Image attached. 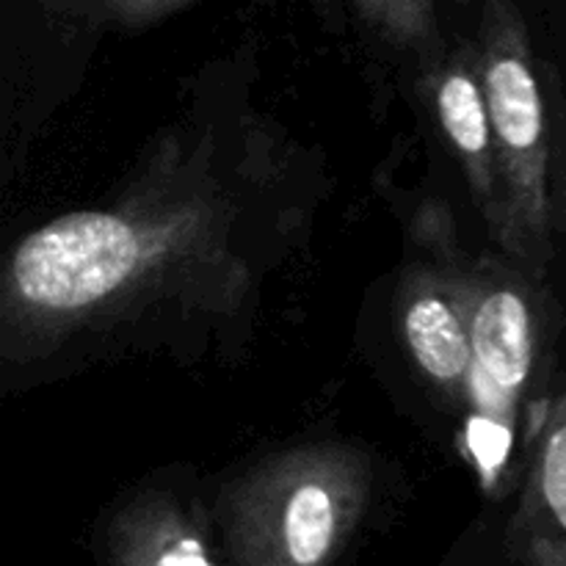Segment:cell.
Listing matches in <instances>:
<instances>
[{
  "label": "cell",
  "mask_w": 566,
  "mask_h": 566,
  "mask_svg": "<svg viewBox=\"0 0 566 566\" xmlns=\"http://www.w3.org/2000/svg\"><path fill=\"white\" fill-rule=\"evenodd\" d=\"M138 258L136 232L119 216L70 213L20 243L14 282L31 304L77 310L116 291Z\"/></svg>",
  "instance_id": "1"
},
{
  "label": "cell",
  "mask_w": 566,
  "mask_h": 566,
  "mask_svg": "<svg viewBox=\"0 0 566 566\" xmlns=\"http://www.w3.org/2000/svg\"><path fill=\"white\" fill-rule=\"evenodd\" d=\"M103 566H227L202 531L177 512L125 517L108 534Z\"/></svg>",
  "instance_id": "2"
},
{
  "label": "cell",
  "mask_w": 566,
  "mask_h": 566,
  "mask_svg": "<svg viewBox=\"0 0 566 566\" xmlns=\"http://www.w3.org/2000/svg\"><path fill=\"white\" fill-rule=\"evenodd\" d=\"M473 352L484 374L503 390H514L531 370V315L520 296L497 291L473 321Z\"/></svg>",
  "instance_id": "3"
},
{
  "label": "cell",
  "mask_w": 566,
  "mask_h": 566,
  "mask_svg": "<svg viewBox=\"0 0 566 566\" xmlns=\"http://www.w3.org/2000/svg\"><path fill=\"white\" fill-rule=\"evenodd\" d=\"M490 114L503 142L514 149L536 147L542 136L539 86L528 66L517 59H501L490 66Z\"/></svg>",
  "instance_id": "4"
},
{
  "label": "cell",
  "mask_w": 566,
  "mask_h": 566,
  "mask_svg": "<svg viewBox=\"0 0 566 566\" xmlns=\"http://www.w3.org/2000/svg\"><path fill=\"white\" fill-rule=\"evenodd\" d=\"M407 340L418 363L437 379H457L470 365L462 324L440 298H420L407 313Z\"/></svg>",
  "instance_id": "5"
},
{
  "label": "cell",
  "mask_w": 566,
  "mask_h": 566,
  "mask_svg": "<svg viewBox=\"0 0 566 566\" xmlns=\"http://www.w3.org/2000/svg\"><path fill=\"white\" fill-rule=\"evenodd\" d=\"M440 114L448 133L464 153H481L490 142L484 99L468 75H453L440 92Z\"/></svg>",
  "instance_id": "6"
},
{
  "label": "cell",
  "mask_w": 566,
  "mask_h": 566,
  "mask_svg": "<svg viewBox=\"0 0 566 566\" xmlns=\"http://www.w3.org/2000/svg\"><path fill=\"white\" fill-rule=\"evenodd\" d=\"M509 446H512L509 431L492 423V420H473L470 423V448L479 457L484 473H495L501 468L509 453Z\"/></svg>",
  "instance_id": "7"
},
{
  "label": "cell",
  "mask_w": 566,
  "mask_h": 566,
  "mask_svg": "<svg viewBox=\"0 0 566 566\" xmlns=\"http://www.w3.org/2000/svg\"><path fill=\"white\" fill-rule=\"evenodd\" d=\"M392 3H409V0H392Z\"/></svg>",
  "instance_id": "8"
}]
</instances>
